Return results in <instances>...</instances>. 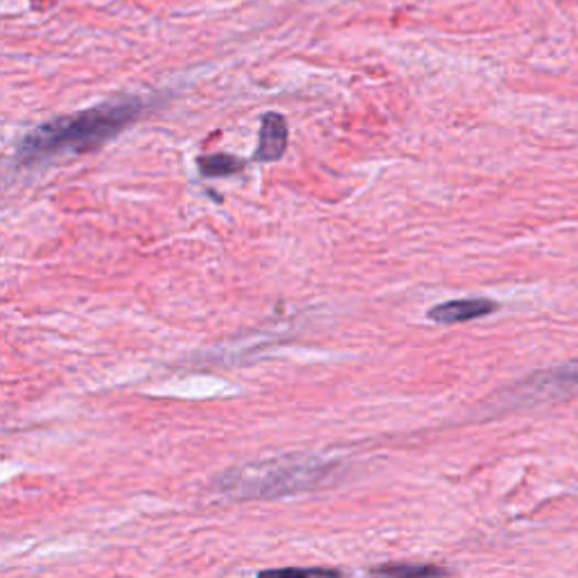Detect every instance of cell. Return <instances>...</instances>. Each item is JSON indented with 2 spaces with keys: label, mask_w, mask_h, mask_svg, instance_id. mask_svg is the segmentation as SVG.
Returning <instances> with one entry per match:
<instances>
[{
  "label": "cell",
  "mask_w": 578,
  "mask_h": 578,
  "mask_svg": "<svg viewBox=\"0 0 578 578\" xmlns=\"http://www.w3.org/2000/svg\"><path fill=\"white\" fill-rule=\"evenodd\" d=\"M197 165L204 176H229V174H238L244 167V161L229 154H210V156H201Z\"/></svg>",
  "instance_id": "8992f818"
},
{
  "label": "cell",
  "mask_w": 578,
  "mask_h": 578,
  "mask_svg": "<svg viewBox=\"0 0 578 578\" xmlns=\"http://www.w3.org/2000/svg\"><path fill=\"white\" fill-rule=\"evenodd\" d=\"M558 378H560L563 382H578V364H574V367L565 369L563 373H558Z\"/></svg>",
  "instance_id": "ba28073f"
},
{
  "label": "cell",
  "mask_w": 578,
  "mask_h": 578,
  "mask_svg": "<svg viewBox=\"0 0 578 578\" xmlns=\"http://www.w3.org/2000/svg\"><path fill=\"white\" fill-rule=\"evenodd\" d=\"M375 576L382 578H440L446 576L440 567L436 565H414V563H389L373 569Z\"/></svg>",
  "instance_id": "5b68a950"
},
{
  "label": "cell",
  "mask_w": 578,
  "mask_h": 578,
  "mask_svg": "<svg viewBox=\"0 0 578 578\" xmlns=\"http://www.w3.org/2000/svg\"><path fill=\"white\" fill-rule=\"evenodd\" d=\"M260 578H339V571L287 567V569H266V571H260Z\"/></svg>",
  "instance_id": "52a82bcc"
},
{
  "label": "cell",
  "mask_w": 578,
  "mask_h": 578,
  "mask_svg": "<svg viewBox=\"0 0 578 578\" xmlns=\"http://www.w3.org/2000/svg\"><path fill=\"white\" fill-rule=\"evenodd\" d=\"M141 102H105L75 116L55 118L30 131L19 148L23 161H39L62 152L86 154L116 139L122 129L141 116Z\"/></svg>",
  "instance_id": "6da1fadb"
},
{
  "label": "cell",
  "mask_w": 578,
  "mask_h": 578,
  "mask_svg": "<svg viewBox=\"0 0 578 578\" xmlns=\"http://www.w3.org/2000/svg\"><path fill=\"white\" fill-rule=\"evenodd\" d=\"M500 305L491 298H459L432 307L427 317L436 324H464L493 315Z\"/></svg>",
  "instance_id": "3957f363"
},
{
  "label": "cell",
  "mask_w": 578,
  "mask_h": 578,
  "mask_svg": "<svg viewBox=\"0 0 578 578\" xmlns=\"http://www.w3.org/2000/svg\"><path fill=\"white\" fill-rule=\"evenodd\" d=\"M326 472L313 459H274L238 468L219 481L221 491L233 498H276L315 486Z\"/></svg>",
  "instance_id": "7a4b0ae2"
},
{
  "label": "cell",
  "mask_w": 578,
  "mask_h": 578,
  "mask_svg": "<svg viewBox=\"0 0 578 578\" xmlns=\"http://www.w3.org/2000/svg\"><path fill=\"white\" fill-rule=\"evenodd\" d=\"M287 122L281 113H264L260 127V141L255 148L253 159L260 163H270L283 159L287 150Z\"/></svg>",
  "instance_id": "277c9868"
}]
</instances>
